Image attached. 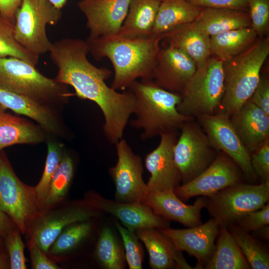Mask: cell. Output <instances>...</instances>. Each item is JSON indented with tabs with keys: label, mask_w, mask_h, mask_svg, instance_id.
Instances as JSON below:
<instances>
[{
	"label": "cell",
	"mask_w": 269,
	"mask_h": 269,
	"mask_svg": "<svg viewBox=\"0 0 269 269\" xmlns=\"http://www.w3.org/2000/svg\"><path fill=\"white\" fill-rule=\"evenodd\" d=\"M251 162L262 183H269V139L251 154Z\"/></svg>",
	"instance_id": "obj_41"
},
{
	"label": "cell",
	"mask_w": 269,
	"mask_h": 269,
	"mask_svg": "<svg viewBox=\"0 0 269 269\" xmlns=\"http://www.w3.org/2000/svg\"><path fill=\"white\" fill-rule=\"evenodd\" d=\"M0 106V153L2 149L18 144L47 141L49 135L38 124L11 115Z\"/></svg>",
	"instance_id": "obj_25"
},
{
	"label": "cell",
	"mask_w": 269,
	"mask_h": 269,
	"mask_svg": "<svg viewBox=\"0 0 269 269\" xmlns=\"http://www.w3.org/2000/svg\"><path fill=\"white\" fill-rule=\"evenodd\" d=\"M161 0H131L118 35L130 38L151 36Z\"/></svg>",
	"instance_id": "obj_27"
},
{
	"label": "cell",
	"mask_w": 269,
	"mask_h": 269,
	"mask_svg": "<svg viewBox=\"0 0 269 269\" xmlns=\"http://www.w3.org/2000/svg\"><path fill=\"white\" fill-rule=\"evenodd\" d=\"M251 27L259 37L269 31V0H247Z\"/></svg>",
	"instance_id": "obj_38"
},
{
	"label": "cell",
	"mask_w": 269,
	"mask_h": 269,
	"mask_svg": "<svg viewBox=\"0 0 269 269\" xmlns=\"http://www.w3.org/2000/svg\"><path fill=\"white\" fill-rule=\"evenodd\" d=\"M74 171L71 156L63 152L62 159L50 182L42 212L58 204L66 196L72 182Z\"/></svg>",
	"instance_id": "obj_32"
},
{
	"label": "cell",
	"mask_w": 269,
	"mask_h": 269,
	"mask_svg": "<svg viewBox=\"0 0 269 269\" xmlns=\"http://www.w3.org/2000/svg\"><path fill=\"white\" fill-rule=\"evenodd\" d=\"M29 252L31 267L33 269H59L60 268L51 260L32 241H30Z\"/></svg>",
	"instance_id": "obj_44"
},
{
	"label": "cell",
	"mask_w": 269,
	"mask_h": 269,
	"mask_svg": "<svg viewBox=\"0 0 269 269\" xmlns=\"http://www.w3.org/2000/svg\"><path fill=\"white\" fill-rule=\"evenodd\" d=\"M92 229V224L90 220L68 225L56 238L48 254L53 257H58L69 253L88 237Z\"/></svg>",
	"instance_id": "obj_34"
},
{
	"label": "cell",
	"mask_w": 269,
	"mask_h": 269,
	"mask_svg": "<svg viewBox=\"0 0 269 269\" xmlns=\"http://www.w3.org/2000/svg\"><path fill=\"white\" fill-rule=\"evenodd\" d=\"M220 225L211 218L205 223L183 229L170 227L159 229L172 241L176 249L184 251L197 261L194 269H204L213 252Z\"/></svg>",
	"instance_id": "obj_19"
},
{
	"label": "cell",
	"mask_w": 269,
	"mask_h": 269,
	"mask_svg": "<svg viewBox=\"0 0 269 269\" xmlns=\"http://www.w3.org/2000/svg\"><path fill=\"white\" fill-rule=\"evenodd\" d=\"M204 269H251L247 259L227 226H220L213 252Z\"/></svg>",
	"instance_id": "obj_30"
},
{
	"label": "cell",
	"mask_w": 269,
	"mask_h": 269,
	"mask_svg": "<svg viewBox=\"0 0 269 269\" xmlns=\"http://www.w3.org/2000/svg\"><path fill=\"white\" fill-rule=\"evenodd\" d=\"M115 145L117 162L109 170L116 187L115 200L126 203H144L148 189L142 178L141 158L134 152L123 138Z\"/></svg>",
	"instance_id": "obj_13"
},
{
	"label": "cell",
	"mask_w": 269,
	"mask_h": 269,
	"mask_svg": "<svg viewBox=\"0 0 269 269\" xmlns=\"http://www.w3.org/2000/svg\"><path fill=\"white\" fill-rule=\"evenodd\" d=\"M192 4L203 7L230 8L249 12L247 0H186Z\"/></svg>",
	"instance_id": "obj_43"
},
{
	"label": "cell",
	"mask_w": 269,
	"mask_h": 269,
	"mask_svg": "<svg viewBox=\"0 0 269 269\" xmlns=\"http://www.w3.org/2000/svg\"><path fill=\"white\" fill-rule=\"evenodd\" d=\"M22 0H0V14L14 24L15 13Z\"/></svg>",
	"instance_id": "obj_45"
},
{
	"label": "cell",
	"mask_w": 269,
	"mask_h": 269,
	"mask_svg": "<svg viewBox=\"0 0 269 269\" xmlns=\"http://www.w3.org/2000/svg\"><path fill=\"white\" fill-rule=\"evenodd\" d=\"M269 116V79L261 75L259 82L249 100Z\"/></svg>",
	"instance_id": "obj_42"
},
{
	"label": "cell",
	"mask_w": 269,
	"mask_h": 269,
	"mask_svg": "<svg viewBox=\"0 0 269 269\" xmlns=\"http://www.w3.org/2000/svg\"><path fill=\"white\" fill-rule=\"evenodd\" d=\"M0 57H14L24 60L36 66L39 56L23 47L14 35L13 24L5 19L0 14Z\"/></svg>",
	"instance_id": "obj_35"
},
{
	"label": "cell",
	"mask_w": 269,
	"mask_h": 269,
	"mask_svg": "<svg viewBox=\"0 0 269 269\" xmlns=\"http://www.w3.org/2000/svg\"><path fill=\"white\" fill-rule=\"evenodd\" d=\"M235 223L242 229L249 233L269 225V202L261 209L242 216Z\"/></svg>",
	"instance_id": "obj_40"
},
{
	"label": "cell",
	"mask_w": 269,
	"mask_h": 269,
	"mask_svg": "<svg viewBox=\"0 0 269 269\" xmlns=\"http://www.w3.org/2000/svg\"><path fill=\"white\" fill-rule=\"evenodd\" d=\"M194 120L182 125L180 136L173 147L174 159L182 184L193 180L204 171L218 152L201 126Z\"/></svg>",
	"instance_id": "obj_10"
},
{
	"label": "cell",
	"mask_w": 269,
	"mask_h": 269,
	"mask_svg": "<svg viewBox=\"0 0 269 269\" xmlns=\"http://www.w3.org/2000/svg\"><path fill=\"white\" fill-rule=\"evenodd\" d=\"M95 256L105 269H123L125 267L124 253L109 227H104L101 232L96 246Z\"/></svg>",
	"instance_id": "obj_33"
},
{
	"label": "cell",
	"mask_w": 269,
	"mask_h": 269,
	"mask_svg": "<svg viewBox=\"0 0 269 269\" xmlns=\"http://www.w3.org/2000/svg\"><path fill=\"white\" fill-rule=\"evenodd\" d=\"M269 54V37H263L242 54L222 62L224 93L218 112L230 117L249 101Z\"/></svg>",
	"instance_id": "obj_4"
},
{
	"label": "cell",
	"mask_w": 269,
	"mask_h": 269,
	"mask_svg": "<svg viewBox=\"0 0 269 269\" xmlns=\"http://www.w3.org/2000/svg\"><path fill=\"white\" fill-rule=\"evenodd\" d=\"M131 0H81L80 10L86 18L91 38L118 35L127 16Z\"/></svg>",
	"instance_id": "obj_17"
},
{
	"label": "cell",
	"mask_w": 269,
	"mask_h": 269,
	"mask_svg": "<svg viewBox=\"0 0 269 269\" xmlns=\"http://www.w3.org/2000/svg\"><path fill=\"white\" fill-rule=\"evenodd\" d=\"M17 227L12 220L0 209V238H3Z\"/></svg>",
	"instance_id": "obj_46"
},
{
	"label": "cell",
	"mask_w": 269,
	"mask_h": 269,
	"mask_svg": "<svg viewBox=\"0 0 269 269\" xmlns=\"http://www.w3.org/2000/svg\"><path fill=\"white\" fill-rule=\"evenodd\" d=\"M160 136L158 146L144 159L145 167L150 175L146 183L148 192L174 190L181 182L173 157L176 134H165Z\"/></svg>",
	"instance_id": "obj_16"
},
{
	"label": "cell",
	"mask_w": 269,
	"mask_h": 269,
	"mask_svg": "<svg viewBox=\"0 0 269 269\" xmlns=\"http://www.w3.org/2000/svg\"><path fill=\"white\" fill-rule=\"evenodd\" d=\"M0 86L58 111L71 96L67 85L45 76L35 66L14 57H0Z\"/></svg>",
	"instance_id": "obj_5"
},
{
	"label": "cell",
	"mask_w": 269,
	"mask_h": 269,
	"mask_svg": "<svg viewBox=\"0 0 269 269\" xmlns=\"http://www.w3.org/2000/svg\"><path fill=\"white\" fill-rule=\"evenodd\" d=\"M89 53L100 60L107 58L114 70L111 87L126 90L137 79L152 80L161 37L130 38L119 35L88 37Z\"/></svg>",
	"instance_id": "obj_2"
},
{
	"label": "cell",
	"mask_w": 269,
	"mask_h": 269,
	"mask_svg": "<svg viewBox=\"0 0 269 269\" xmlns=\"http://www.w3.org/2000/svg\"><path fill=\"white\" fill-rule=\"evenodd\" d=\"M227 227L251 269H269L268 249L258 238L242 229L235 223L230 224Z\"/></svg>",
	"instance_id": "obj_31"
},
{
	"label": "cell",
	"mask_w": 269,
	"mask_h": 269,
	"mask_svg": "<svg viewBox=\"0 0 269 269\" xmlns=\"http://www.w3.org/2000/svg\"><path fill=\"white\" fill-rule=\"evenodd\" d=\"M47 142V154L41 178L34 187L36 196L42 212L50 182L62 159L63 145L53 139L49 138Z\"/></svg>",
	"instance_id": "obj_36"
},
{
	"label": "cell",
	"mask_w": 269,
	"mask_h": 269,
	"mask_svg": "<svg viewBox=\"0 0 269 269\" xmlns=\"http://www.w3.org/2000/svg\"><path fill=\"white\" fill-rule=\"evenodd\" d=\"M230 119L250 154L269 139V116L253 103L248 101Z\"/></svg>",
	"instance_id": "obj_22"
},
{
	"label": "cell",
	"mask_w": 269,
	"mask_h": 269,
	"mask_svg": "<svg viewBox=\"0 0 269 269\" xmlns=\"http://www.w3.org/2000/svg\"><path fill=\"white\" fill-rule=\"evenodd\" d=\"M56 7L62 9L67 2V0H49Z\"/></svg>",
	"instance_id": "obj_48"
},
{
	"label": "cell",
	"mask_w": 269,
	"mask_h": 269,
	"mask_svg": "<svg viewBox=\"0 0 269 269\" xmlns=\"http://www.w3.org/2000/svg\"><path fill=\"white\" fill-rule=\"evenodd\" d=\"M144 203L157 215L167 221H175L188 227L201 224V211L205 208L206 197L198 196L192 205H187L175 194L174 190L149 192Z\"/></svg>",
	"instance_id": "obj_21"
},
{
	"label": "cell",
	"mask_w": 269,
	"mask_h": 269,
	"mask_svg": "<svg viewBox=\"0 0 269 269\" xmlns=\"http://www.w3.org/2000/svg\"><path fill=\"white\" fill-rule=\"evenodd\" d=\"M9 267V265L6 261L4 256L0 251V269H7Z\"/></svg>",
	"instance_id": "obj_49"
},
{
	"label": "cell",
	"mask_w": 269,
	"mask_h": 269,
	"mask_svg": "<svg viewBox=\"0 0 269 269\" xmlns=\"http://www.w3.org/2000/svg\"><path fill=\"white\" fill-rule=\"evenodd\" d=\"M0 106L32 119L50 136L65 135L58 110L0 86Z\"/></svg>",
	"instance_id": "obj_20"
},
{
	"label": "cell",
	"mask_w": 269,
	"mask_h": 269,
	"mask_svg": "<svg viewBox=\"0 0 269 269\" xmlns=\"http://www.w3.org/2000/svg\"><path fill=\"white\" fill-rule=\"evenodd\" d=\"M49 52L58 69L55 80L72 87L79 98L98 106L105 119L104 135L109 142L115 144L123 138L129 118L134 113L135 100L133 92L127 89L120 93L107 85L106 80L112 72L89 61L86 40L63 38L52 43Z\"/></svg>",
	"instance_id": "obj_1"
},
{
	"label": "cell",
	"mask_w": 269,
	"mask_h": 269,
	"mask_svg": "<svg viewBox=\"0 0 269 269\" xmlns=\"http://www.w3.org/2000/svg\"><path fill=\"white\" fill-rule=\"evenodd\" d=\"M257 238L261 239L263 240L268 241L269 240V225L257 230L256 231L250 233Z\"/></svg>",
	"instance_id": "obj_47"
},
{
	"label": "cell",
	"mask_w": 269,
	"mask_h": 269,
	"mask_svg": "<svg viewBox=\"0 0 269 269\" xmlns=\"http://www.w3.org/2000/svg\"><path fill=\"white\" fill-rule=\"evenodd\" d=\"M168 45L178 48L189 55L197 67L211 57L210 36L201 30L195 21L179 26L161 36Z\"/></svg>",
	"instance_id": "obj_24"
},
{
	"label": "cell",
	"mask_w": 269,
	"mask_h": 269,
	"mask_svg": "<svg viewBox=\"0 0 269 269\" xmlns=\"http://www.w3.org/2000/svg\"><path fill=\"white\" fill-rule=\"evenodd\" d=\"M115 225L123 241L126 261L129 269H142L144 252L136 234L118 222Z\"/></svg>",
	"instance_id": "obj_37"
},
{
	"label": "cell",
	"mask_w": 269,
	"mask_h": 269,
	"mask_svg": "<svg viewBox=\"0 0 269 269\" xmlns=\"http://www.w3.org/2000/svg\"><path fill=\"white\" fill-rule=\"evenodd\" d=\"M203 8L186 0H161L151 36L161 37L179 26L194 22Z\"/></svg>",
	"instance_id": "obj_26"
},
{
	"label": "cell",
	"mask_w": 269,
	"mask_h": 269,
	"mask_svg": "<svg viewBox=\"0 0 269 269\" xmlns=\"http://www.w3.org/2000/svg\"><path fill=\"white\" fill-rule=\"evenodd\" d=\"M224 93L223 63L210 57L197 69L180 94L177 106L183 115L194 119L211 115L219 110Z\"/></svg>",
	"instance_id": "obj_6"
},
{
	"label": "cell",
	"mask_w": 269,
	"mask_h": 269,
	"mask_svg": "<svg viewBox=\"0 0 269 269\" xmlns=\"http://www.w3.org/2000/svg\"><path fill=\"white\" fill-rule=\"evenodd\" d=\"M98 211L85 201L45 211L29 226L30 241L43 252L48 254L50 247L65 228L74 223L89 220L98 215Z\"/></svg>",
	"instance_id": "obj_14"
},
{
	"label": "cell",
	"mask_w": 269,
	"mask_h": 269,
	"mask_svg": "<svg viewBox=\"0 0 269 269\" xmlns=\"http://www.w3.org/2000/svg\"><path fill=\"white\" fill-rule=\"evenodd\" d=\"M62 15L61 9L49 0H22L15 13L14 37L32 53L40 56L49 52L52 43L47 35L46 26L56 25Z\"/></svg>",
	"instance_id": "obj_7"
},
{
	"label": "cell",
	"mask_w": 269,
	"mask_h": 269,
	"mask_svg": "<svg viewBox=\"0 0 269 269\" xmlns=\"http://www.w3.org/2000/svg\"><path fill=\"white\" fill-rule=\"evenodd\" d=\"M84 201L96 209L115 217L125 227L134 232L145 228L170 227L169 221L155 214L144 203L109 200L94 192L87 193Z\"/></svg>",
	"instance_id": "obj_15"
},
{
	"label": "cell",
	"mask_w": 269,
	"mask_h": 269,
	"mask_svg": "<svg viewBox=\"0 0 269 269\" xmlns=\"http://www.w3.org/2000/svg\"><path fill=\"white\" fill-rule=\"evenodd\" d=\"M19 231L17 227L15 228L3 237L9 258V268L11 269L27 268L24 254V245Z\"/></svg>",
	"instance_id": "obj_39"
},
{
	"label": "cell",
	"mask_w": 269,
	"mask_h": 269,
	"mask_svg": "<svg viewBox=\"0 0 269 269\" xmlns=\"http://www.w3.org/2000/svg\"><path fill=\"white\" fill-rule=\"evenodd\" d=\"M239 166L229 156L219 151L210 165L193 180L174 190L182 201L196 196H211L228 186L245 182Z\"/></svg>",
	"instance_id": "obj_12"
},
{
	"label": "cell",
	"mask_w": 269,
	"mask_h": 269,
	"mask_svg": "<svg viewBox=\"0 0 269 269\" xmlns=\"http://www.w3.org/2000/svg\"><path fill=\"white\" fill-rule=\"evenodd\" d=\"M259 38L251 27L234 29L210 36L211 56L222 62L242 54Z\"/></svg>",
	"instance_id": "obj_29"
},
{
	"label": "cell",
	"mask_w": 269,
	"mask_h": 269,
	"mask_svg": "<svg viewBox=\"0 0 269 269\" xmlns=\"http://www.w3.org/2000/svg\"><path fill=\"white\" fill-rule=\"evenodd\" d=\"M135 232L147 250L151 268L193 269L186 261L182 252L177 250L171 240L159 229L145 228Z\"/></svg>",
	"instance_id": "obj_23"
},
{
	"label": "cell",
	"mask_w": 269,
	"mask_h": 269,
	"mask_svg": "<svg viewBox=\"0 0 269 269\" xmlns=\"http://www.w3.org/2000/svg\"><path fill=\"white\" fill-rule=\"evenodd\" d=\"M197 66L183 51L167 45L160 48L156 56L152 80L161 88L180 94Z\"/></svg>",
	"instance_id": "obj_18"
},
{
	"label": "cell",
	"mask_w": 269,
	"mask_h": 269,
	"mask_svg": "<svg viewBox=\"0 0 269 269\" xmlns=\"http://www.w3.org/2000/svg\"><path fill=\"white\" fill-rule=\"evenodd\" d=\"M0 209L22 233L42 212L34 187L23 183L0 153Z\"/></svg>",
	"instance_id": "obj_9"
},
{
	"label": "cell",
	"mask_w": 269,
	"mask_h": 269,
	"mask_svg": "<svg viewBox=\"0 0 269 269\" xmlns=\"http://www.w3.org/2000/svg\"><path fill=\"white\" fill-rule=\"evenodd\" d=\"M269 201V183L244 182L206 197L205 208L220 226H227L245 215L261 209Z\"/></svg>",
	"instance_id": "obj_8"
},
{
	"label": "cell",
	"mask_w": 269,
	"mask_h": 269,
	"mask_svg": "<svg viewBox=\"0 0 269 269\" xmlns=\"http://www.w3.org/2000/svg\"><path fill=\"white\" fill-rule=\"evenodd\" d=\"M195 23L209 36L251 27L249 12L230 8L204 7Z\"/></svg>",
	"instance_id": "obj_28"
},
{
	"label": "cell",
	"mask_w": 269,
	"mask_h": 269,
	"mask_svg": "<svg viewBox=\"0 0 269 269\" xmlns=\"http://www.w3.org/2000/svg\"><path fill=\"white\" fill-rule=\"evenodd\" d=\"M135 97L136 118L130 126L143 131L145 140L161 134L176 133L186 122L195 119L180 114L177 106L181 101L179 93L167 91L150 79L135 80L129 86Z\"/></svg>",
	"instance_id": "obj_3"
},
{
	"label": "cell",
	"mask_w": 269,
	"mask_h": 269,
	"mask_svg": "<svg viewBox=\"0 0 269 269\" xmlns=\"http://www.w3.org/2000/svg\"><path fill=\"white\" fill-rule=\"evenodd\" d=\"M197 119L212 147L225 153L237 163L248 183L255 184L258 177L251 164V154L237 134L230 117L217 112Z\"/></svg>",
	"instance_id": "obj_11"
}]
</instances>
